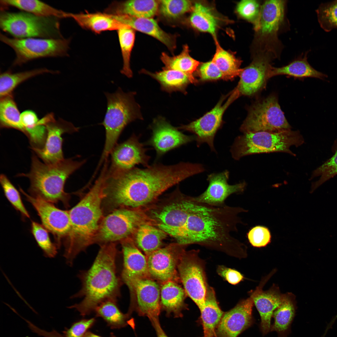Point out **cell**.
I'll return each mask as SVG.
<instances>
[{
    "instance_id": "cell-4",
    "label": "cell",
    "mask_w": 337,
    "mask_h": 337,
    "mask_svg": "<svg viewBox=\"0 0 337 337\" xmlns=\"http://www.w3.org/2000/svg\"><path fill=\"white\" fill-rule=\"evenodd\" d=\"M107 168H102L94 184L81 200L69 211L70 231L63 240V256L72 266L77 255L94 243L102 216L101 204L106 197Z\"/></svg>"
},
{
    "instance_id": "cell-12",
    "label": "cell",
    "mask_w": 337,
    "mask_h": 337,
    "mask_svg": "<svg viewBox=\"0 0 337 337\" xmlns=\"http://www.w3.org/2000/svg\"><path fill=\"white\" fill-rule=\"evenodd\" d=\"M279 104L277 98L271 95L255 102L250 108L240 131L249 132H276L291 130Z\"/></svg>"
},
{
    "instance_id": "cell-9",
    "label": "cell",
    "mask_w": 337,
    "mask_h": 337,
    "mask_svg": "<svg viewBox=\"0 0 337 337\" xmlns=\"http://www.w3.org/2000/svg\"><path fill=\"white\" fill-rule=\"evenodd\" d=\"M285 1L267 0L261 5L257 25L254 28L256 54L280 55L281 45L278 35L285 19Z\"/></svg>"
},
{
    "instance_id": "cell-28",
    "label": "cell",
    "mask_w": 337,
    "mask_h": 337,
    "mask_svg": "<svg viewBox=\"0 0 337 337\" xmlns=\"http://www.w3.org/2000/svg\"><path fill=\"white\" fill-rule=\"evenodd\" d=\"M69 18L74 20L81 27L97 34L107 31H117L127 26L116 20L112 15L105 12H69Z\"/></svg>"
},
{
    "instance_id": "cell-31",
    "label": "cell",
    "mask_w": 337,
    "mask_h": 337,
    "mask_svg": "<svg viewBox=\"0 0 337 337\" xmlns=\"http://www.w3.org/2000/svg\"><path fill=\"white\" fill-rule=\"evenodd\" d=\"M134 233L137 246L143 251L146 257L161 248L167 235L164 231L150 223L141 225Z\"/></svg>"
},
{
    "instance_id": "cell-16",
    "label": "cell",
    "mask_w": 337,
    "mask_h": 337,
    "mask_svg": "<svg viewBox=\"0 0 337 337\" xmlns=\"http://www.w3.org/2000/svg\"><path fill=\"white\" fill-rule=\"evenodd\" d=\"M19 190L37 212L42 225L53 235L55 243L59 248L70 229L69 211L59 209L53 203L29 195L21 188Z\"/></svg>"
},
{
    "instance_id": "cell-50",
    "label": "cell",
    "mask_w": 337,
    "mask_h": 337,
    "mask_svg": "<svg viewBox=\"0 0 337 337\" xmlns=\"http://www.w3.org/2000/svg\"><path fill=\"white\" fill-rule=\"evenodd\" d=\"M247 237L250 243L256 247L266 246L271 240L269 230L262 226H256L252 228L247 233Z\"/></svg>"
},
{
    "instance_id": "cell-32",
    "label": "cell",
    "mask_w": 337,
    "mask_h": 337,
    "mask_svg": "<svg viewBox=\"0 0 337 337\" xmlns=\"http://www.w3.org/2000/svg\"><path fill=\"white\" fill-rule=\"evenodd\" d=\"M188 45L183 46L181 52L178 55L170 56L162 52L160 59L165 65L163 69H172L182 72L188 77L190 82H196L193 76L199 64V62L192 58L189 54Z\"/></svg>"
},
{
    "instance_id": "cell-8",
    "label": "cell",
    "mask_w": 337,
    "mask_h": 337,
    "mask_svg": "<svg viewBox=\"0 0 337 337\" xmlns=\"http://www.w3.org/2000/svg\"><path fill=\"white\" fill-rule=\"evenodd\" d=\"M58 19L40 17L25 12H11L2 10L0 27L15 38H63Z\"/></svg>"
},
{
    "instance_id": "cell-30",
    "label": "cell",
    "mask_w": 337,
    "mask_h": 337,
    "mask_svg": "<svg viewBox=\"0 0 337 337\" xmlns=\"http://www.w3.org/2000/svg\"><path fill=\"white\" fill-rule=\"evenodd\" d=\"M306 52L303 56L299 58L288 65L280 67L271 66L268 78L279 75H286L299 78H315L325 80L327 76L317 71L307 61Z\"/></svg>"
},
{
    "instance_id": "cell-27",
    "label": "cell",
    "mask_w": 337,
    "mask_h": 337,
    "mask_svg": "<svg viewBox=\"0 0 337 337\" xmlns=\"http://www.w3.org/2000/svg\"><path fill=\"white\" fill-rule=\"evenodd\" d=\"M159 4V1L154 0L115 1L105 8L104 12L113 15L152 18L156 14Z\"/></svg>"
},
{
    "instance_id": "cell-38",
    "label": "cell",
    "mask_w": 337,
    "mask_h": 337,
    "mask_svg": "<svg viewBox=\"0 0 337 337\" xmlns=\"http://www.w3.org/2000/svg\"><path fill=\"white\" fill-rule=\"evenodd\" d=\"M58 71L41 68L16 73L10 71L1 73L0 76V98L12 94L15 88L20 84L28 79L46 73H57Z\"/></svg>"
},
{
    "instance_id": "cell-45",
    "label": "cell",
    "mask_w": 337,
    "mask_h": 337,
    "mask_svg": "<svg viewBox=\"0 0 337 337\" xmlns=\"http://www.w3.org/2000/svg\"><path fill=\"white\" fill-rule=\"evenodd\" d=\"M31 232L38 246L42 250L45 256L52 258L56 255L58 248L55 242H53L49 234V232L42 225L32 221Z\"/></svg>"
},
{
    "instance_id": "cell-54",
    "label": "cell",
    "mask_w": 337,
    "mask_h": 337,
    "mask_svg": "<svg viewBox=\"0 0 337 337\" xmlns=\"http://www.w3.org/2000/svg\"><path fill=\"white\" fill-rule=\"evenodd\" d=\"M156 331L158 337H168L162 329L159 324L158 319L152 320Z\"/></svg>"
},
{
    "instance_id": "cell-37",
    "label": "cell",
    "mask_w": 337,
    "mask_h": 337,
    "mask_svg": "<svg viewBox=\"0 0 337 337\" xmlns=\"http://www.w3.org/2000/svg\"><path fill=\"white\" fill-rule=\"evenodd\" d=\"M295 313L294 302L289 295H285L282 303L274 312V322L270 331L276 332L278 337H286Z\"/></svg>"
},
{
    "instance_id": "cell-44",
    "label": "cell",
    "mask_w": 337,
    "mask_h": 337,
    "mask_svg": "<svg viewBox=\"0 0 337 337\" xmlns=\"http://www.w3.org/2000/svg\"><path fill=\"white\" fill-rule=\"evenodd\" d=\"M117 33L123 61V66L120 72L130 78L133 76L130 60L135 39L134 31L127 26L118 30Z\"/></svg>"
},
{
    "instance_id": "cell-18",
    "label": "cell",
    "mask_w": 337,
    "mask_h": 337,
    "mask_svg": "<svg viewBox=\"0 0 337 337\" xmlns=\"http://www.w3.org/2000/svg\"><path fill=\"white\" fill-rule=\"evenodd\" d=\"M129 290L131 300H135L140 313L152 320L158 318L160 310V288L149 278L136 279L124 282Z\"/></svg>"
},
{
    "instance_id": "cell-20",
    "label": "cell",
    "mask_w": 337,
    "mask_h": 337,
    "mask_svg": "<svg viewBox=\"0 0 337 337\" xmlns=\"http://www.w3.org/2000/svg\"><path fill=\"white\" fill-rule=\"evenodd\" d=\"M150 128L152 135L146 143L154 149L158 157L196 139V136L183 134L162 117L154 119Z\"/></svg>"
},
{
    "instance_id": "cell-56",
    "label": "cell",
    "mask_w": 337,
    "mask_h": 337,
    "mask_svg": "<svg viewBox=\"0 0 337 337\" xmlns=\"http://www.w3.org/2000/svg\"><path fill=\"white\" fill-rule=\"evenodd\" d=\"M57 337H65L62 335L60 334Z\"/></svg>"
},
{
    "instance_id": "cell-35",
    "label": "cell",
    "mask_w": 337,
    "mask_h": 337,
    "mask_svg": "<svg viewBox=\"0 0 337 337\" xmlns=\"http://www.w3.org/2000/svg\"><path fill=\"white\" fill-rule=\"evenodd\" d=\"M162 69V71L155 73L142 69L140 73L149 75L156 80L160 84L163 90L169 93L184 91L190 82L188 76L178 71Z\"/></svg>"
},
{
    "instance_id": "cell-17",
    "label": "cell",
    "mask_w": 337,
    "mask_h": 337,
    "mask_svg": "<svg viewBox=\"0 0 337 337\" xmlns=\"http://www.w3.org/2000/svg\"><path fill=\"white\" fill-rule=\"evenodd\" d=\"M146 150L139 137L133 134L126 141L117 144L111 152V163L107 174L111 175L126 171L136 165L149 166L150 157L146 154Z\"/></svg>"
},
{
    "instance_id": "cell-53",
    "label": "cell",
    "mask_w": 337,
    "mask_h": 337,
    "mask_svg": "<svg viewBox=\"0 0 337 337\" xmlns=\"http://www.w3.org/2000/svg\"><path fill=\"white\" fill-rule=\"evenodd\" d=\"M217 272L229 283L236 285L243 278V276L239 271L223 266H219L217 269Z\"/></svg>"
},
{
    "instance_id": "cell-41",
    "label": "cell",
    "mask_w": 337,
    "mask_h": 337,
    "mask_svg": "<svg viewBox=\"0 0 337 337\" xmlns=\"http://www.w3.org/2000/svg\"><path fill=\"white\" fill-rule=\"evenodd\" d=\"M214 39L216 50L212 61L222 73V78L230 79L239 76L243 70V69L240 68L241 62L239 60L232 54L222 48L216 37Z\"/></svg>"
},
{
    "instance_id": "cell-7",
    "label": "cell",
    "mask_w": 337,
    "mask_h": 337,
    "mask_svg": "<svg viewBox=\"0 0 337 337\" xmlns=\"http://www.w3.org/2000/svg\"><path fill=\"white\" fill-rule=\"evenodd\" d=\"M304 143V139L298 131L249 132L235 138L230 152L235 160L246 156L262 153L281 152L295 156L290 147H298Z\"/></svg>"
},
{
    "instance_id": "cell-1",
    "label": "cell",
    "mask_w": 337,
    "mask_h": 337,
    "mask_svg": "<svg viewBox=\"0 0 337 337\" xmlns=\"http://www.w3.org/2000/svg\"><path fill=\"white\" fill-rule=\"evenodd\" d=\"M107 175L105 191L115 205L137 209L154 201L164 192L185 179L203 172L199 164L172 165L154 163L145 167Z\"/></svg>"
},
{
    "instance_id": "cell-43",
    "label": "cell",
    "mask_w": 337,
    "mask_h": 337,
    "mask_svg": "<svg viewBox=\"0 0 337 337\" xmlns=\"http://www.w3.org/2000/svg\"><path fill=\"white\" fill-rule=\"evenodd\" d=\"M331 151L334 154L332 156L313 171L310 180L316 177L320 178L312 183L310 193L337 175V139L333 143Z\"/></svg>"
},
{
    "instance_id": "cell-15",
    "label": "cell",
    "mask_w": 337,
    "mask_h": 337,
    "mask_svg": "<svg viewBox=\"0 0 337 337\" xmlns=\"http://www.w3.org/2000/svg\"><path fill=\"white\" fill-rule=\"evenodd\" d=\"M240 95L237 89L236 88L225 102L223 103L225 99L224 97L212 110L202 117L188 125H182L178 129L195 134L198 147L204 143H206L211 151L216 152L214 140L216 133L222 124L223 114L228 106Z\"/></svg>"
},
{
    "instance_id": "cell-19",
    "label": "cell",
    "mask_w": 337,
    "mask_h": 337,
    "mask_svg": "<svg viewBox=\"0 0 337 337\" xmlns=\"http://www.w3.org/2000/svg\"><path fill=\"white\" fill-rule=\"evenodd\" d=\"M185 246L173 243L160 248L147 256L150 277L162 282L173 281ZM163 282V283H164Z\"/></svg>"
},
{
    "instance_id": "cell-26",
    "label": "cell",
    "mask_w": 337,
    "mask_h": 337,
    "mask_svg": "<svg viewBox=\"0 0 337 337\" xmlns=\"http://www.w3.org/2000/svg\"><path fill=\"white\" fill-rule=\"evenodd\" d=\"M112 15L121 24L158 40L171 51L175 50L176 47L175 37L162 30L152 18H139L126 15Z\"/></svg>"
},
{
    "instance_id": "cell-39",
    "label": "cell",
    "mask_w": 337,
    "mask_h": 337,
    "mask_svg": "<svg viewBox=\"0 0 337 337\" xmlns=\"http://www.w3.org/2000/svg\"><path fill=\"white\" fill-rule=\"evenodd\" d=\"M21 114L12 94L0 98V125L1 128H12L25 134Z\"/></svg>"
},
{
    "instance_id": "cell-47",
    "label": "cell",
    "mask_w": 337,
    "mask_h": 337,
    "mask_svg": "<svg viewBox=\"0 0 337 337\" xmlns=\"http://www.w3.org/2000/svg\"><path fill=\"white\" fill-rule=\"evenodd\" d=\"M0 182L5 197L12 206L20 213L23 219L30 218V214L23 203L19 192L5 175H0Z\"/></svg>"
},
{
    "instance_id": "cell-52",
    "label": "cell",
    "mask_w": 337,
    "mask_h": 337,
    "mask_svg": "<svg viewBox=\"0 0 337 337\" xmlns=\"http://www.w3.org/2000/svg\"><path fill=\"white\" fill-rule=\"evenodd\" d=\"M199 74L201 79L204 81L217 80L223 78L222 73L212 61L201 65Z\"/></svg>"
},
{
    "instance_id": "cell-36",
    "label": "cell",
    "mask_w": 337,
    "mask_h": 337,
    "mask_svg": "<svg viewBox=\"0 0 337 337\" xmlns=\"http://www.w3.org/2000/svg\"><path fill=\"white\" fill-rule=\"evenodd\" d=\"M187 294L173 281L163 283L160 288V304L168 312L178 314L185 307Z\"/></svg>"
},
{
    "instance_id": "cell-33",
    "label": "cell",
    "mask_w": 337,
    "mask_h": 337,
    "mask_svg": "<svg viewBox=\"0 0 337 337\" xmlns=\"http://www.w3.org/2000/svg\"><path fill=\"white\" fill-rule=\"evenodd\" d=\"M1 4L11 6L36 15L57 18H68V12L37 0H1Z\"/></svg>"
},
{
    "instance_id": "cell-25",
    "label": "cell",
    "mask_w": 337,
    "mask_h": 337,
    "mask_svg": "<svg viewBox=\"0 0 337 337\" xmlns=\"http://www.w3.org/2000/svg\"><path fill=\"white\" fill-rule=\"evenodd\" d=\"M122 245L123 264L121 278L122 281L149 278L147 257L131 241L125 240Z\"/></svg>"
},
{
    "instance_id": "cell-42",
    "label": "cell",
    "mask_w": 337,
    "mask_h": 337,
    "mask_svg": "<svg viewBox=\"0 0 337 337\" xmlns=\"http://www.w3.org/2000/svg\"><path fill=\"white\" fill-rule=\"evenodd\" d=\"M117 302L105 301L99 305L94 311L96 316L102 318L112 329L120 328L126 324V315L120 311Z\"/></svg>"
},
{
    "instance_id": "cell-5",
    "label": "cell",
    "mask_w": 337,
    "mask_h": 337,
    "mask_svg": "<svg viewBox=\"0 0 337 337\" xmlns=\"http://www.w3.org/2000/svg\"><path fill=\"white\" fill-rule=\"evenodd\" d=\"M85 162V160L69 158L55 164H47L42 162L33 152L30 171L17 176L29 179L28 192L31 196L53 204L61 202L66 205L68 197L64 189L66 180Z\"/></svg>"
},
{
    "instance_id": "cell-11",
    "label": "cell",
    "mask_w": 337,
    "mask_h": 337,
    "mask_svg": "<svg viewBox=\"0 0 337 337\" xmlns=\"http://www.w3.org/2000/svg\"><path fill=\"white\" fill-rule=\"evenodd\" d=\"M154 222L137 209L122 208L108 214L100 224L95 243L102 245L123 241L135 233L141 225Z\"/></svg>"
},
{
    "instance_id": "cell-34",
    "label": "cell",
    "mask_w": 337,
    "mask_h": 337,
    "mask_svg": "<svg viewBox=\"0 0 337 337\" xmlns=\"http://www.w3.org/2000/svg\"><path fill=\"white\" fill-rule=\"evenodd\" d=\"M21 119L28 138L31 149H42L44 147L47 136L45 126L41 123L36 113L27 110L21 114Z\"/></svg>"
},
{
    "instance_id": "cell-48",
    "label": "cell",
    "mask_w": 337,
    "mask_h": 337,
    "mask_svg": "<svg viewBox=\"0 0 337 337\" xmlns=\"http://www.w3.org/2000/svg\"><path fill=\"white\" fill-rule=\"evenodd\" d=\"M160 12L164 17L175 19L192 10L193 6L188 0L159 1Z\"/></svg>"
},
{
    "instance_id": "cell-29",
    "label": "cell",
    "mask_w": 337,
    "mask_h": 337,
    "mask_svg": "<svg viewBox=\"0 0 337 337\" xmlns=\"http://www.w3.org/2000/svg\"><path fill=\"white\" fill-rule=\"evenodd\" d=\"M203 330V337H213L223 312L217 303L215 291L208 286L204 303L199 309Z\"/></svg>"
},
{
    "instance_id": "cell-49",
    "label": "cell",
    "mask_w": 337,
    "mask_h": 337,
    "mask_svg": "<svg viewBox=\"0 0 337 337\" xmlns=\"http://www.w3.org/2000/svg\"><path fill=\"white\" fill-rule=\"evenodd\" d=\"M261 7L258 1L243 0L238 3L236 10L242 18L252 22L254 28L258 23Z\"/></svg>"
},
{
    "instance_id": "cell-2",
    "label": "cell",
    "mask_w": 337,
    "mask_h": 337,
    "mask_svg": "<svg viewBox=\"0 0 337 337\" xmlns=\"http://www.w3.org/2000/svg\"><path fill=\"white\" fill-rule=\"evenodd\" d=\"M117 250L115 242L100 245L90 267L82 271L78 277L81 282L80 290L71 298H82L79 303L70 307L85 316L94 312L103 302L117 301L120 296L122 281L117 274L116 260Z\"/></svg>"
},
{
    "instance_id": "cell-40",
    "label": "cell",
    "mask_w": 337,
    "mask_h": 337,
    "mask_svg": "<svg viewBox=\"0 0 337 337\" xmlns=\"http://www.w3.org/2000/svg\"><path fill=\"white\" fill-rule=\"evenodd\" d=\"M190 17L192 26L201 32H207L216 37L217 22L211 10L201 3H196L193 6Z\"/></svg>"
},
{
    "instance_id": "cell-22",
    "label": "cell",
    "mask_w": 337,
    "mask_h": 337,
    "mask_svg": "<svg viewBox=\"0 0 337 337\" xmlns=\"http://www.w3.org/2000/svg\"><path fill=\"white\" fill-rule=\"evenodd\" d=\"M229 176L227 170L217 173H212L207 176L209 183L207 189L202 194L193 197L197 201L215 207L225 205V201L232 194L242 193L246 183L244 181L233 185L228 183Z\"/></svg>"
},
{
    "instance_id": "cell-6",
    "label": "cell",
    "mask_w": 337,
    "mask_h": 337,
    "mask_svg": "<svg viewBox=\"0 0 337 337\" xmlns=\"http://www.w3.org/2000/svg\"><path fill=\"white\" fill-rule=\"evenodd\" d=\"M135 93L124 92L120 87L115 93H105L107 109L104 120L100 124L105 128V139L99 165L108 159L125 127L136 120L142 119L140 106L135 100Z\"/></svg>"
},
{
    "instance_id": "cell-21",
    "label": "cell",
    "mask_w": 337,
    "mask_h": 337,
    "mask_svg": "<svg viewBox=\"0 0 337 337\" xmlns=\"http://www.w3.org/2000/svg\"><path fill=\"white\" fill-rule=\"evenodd\" d=\"M273 57L267 53L256 54L252 63L243 70L237 87L240 95L252 96L264 88Z\"/></svg>"
},
{
    "instance_id": "cell-14",
    "label": "cell",
    "mask_w": 337,
    "mask_h": 337,
    "mask_svg": "<svg viewBox=\"0 0 337 337\" xmlns=\"http://www.w3.org/2000/svg\"><path fill=\"white\" fill-rule=\"evenodd\" d=\"M40 120L42 124L45 126L47 131L45 144L42 149H31L45 163H57L65 159L62 150V135L66 133L72 134L78 132L80 128L61 118L56 120L52 113L47 114Z\"/></svg>"
},
{
    "instance_id": "cell-55",
    "label": "cell",
    "mask_w": 337,
    "mask_h": 337,
    "mask_svg": "<svg viewBox=\"0 0 337 337\" xmlns=\"http://www.w3.org/2000/svg\"><path fill=\"white\" fill-rule=\"evenodd\" d=\"M83 337H102L95 334L90 331H88L83 336ZM110 337H116L115 335L112 334Z\"/></svg>"
},
{
    "instance_id": "cell-24",
    "label": "cell",
    "mask_w": 337,
    "mask_h": 337,
    "mask_svg": "<svg viewBox=\"0 0 337 337\" xmlns=\"http://www.w3.org/2000/svg\"><path fill=\"white\" fill-rule=\"evenodd\" d=\"M267 279L262 282L251 295L260 315V329L263 335L270 332L273 312L282 303L286 295L281 294L275 287L267 291H263V286Z\"/></svg>"
},
{
    "instance_id": "cell-46",
    "label": "cell",
    "mask_w": 337,
    "mask_h": 337,
    "mask_svg": "<svg viewBox=\"0 0 337 337\" xmlns=\"http://www.w3.org/2000/svg\"><path fill=\"white\" fill-rule=\"evenodd\" d=\"M316 12L320 25L325 31L337 29V0L322 3Z\"/></svg>"
},
{
    "instance_id": "cell-13",
    "label": "cell",
    "mask_w": 337,
    "mask_h": 337,
    "mask_svg": "<svg viewBox=\"0 0 337 337\" xmlns=\"http://www.w3.org/2000/svg\"><path fill=\"white\" fill-rule=\"evenodd\" d=\"M199 250L185 251L177 269L187 295L200 309L204 303L208 285L204 262L199 257Z\"/></svg>"
},
{
    "instance_id": "cell-23",
    "label": "cell",
    "mask_w": 337,
    "mask_h": 337,
    "mask_svg": "<svg viewBox=\"0 0 337 337\" xmlns=\"http://www.w3.org/2000/svg\"><path fill=\"white\" fill-rule=\"evenodd\" d=\"M254 302L250 296L223 315L217 327L218 337H237L253 323Z\"/></svg>"
},
{
    "instance_id": "cell-3",
    "label": "cell",
    "mask_w": 337,
    "mask_h": 337,
    "mask_svg": "<svg viewBox=\"0 0 337 337\" xmlns=\"http://www.w3.org/2000/svg\"><path fill=\"white\" fill-rule=\"evenodd\" d=\"M188 213L182 226L176 228L160 227L174 237L178 244L186 246L197 244L217 250L227 239L229 216L223 207L198 202L191 197Z\"/></svg>"
},
{
    "instance_id": "cell-10",
    "label": "cell",
    "mask_w": 337,
    "mask_h": 337,
    "mask_svg": "<svg viewBox=\"0 0 337 337\" xmlns=\"http://www.w3.org/2000/svg\"><path fill=\"white\" fill-rule=\"evenodd\" d=\"M0 40L15 52L13 66H20L30 61L41 58L67 56L70 39L9 38L0 33Z\"/></svg>"
},
{
    "instance_id": "cell-51",
    "label": "cell",
    "mask_w": 337,
    "mask_h": 337,
    "mask_svg": "<svg viewBox=\"0 0 337 337\" xmlns=\"http://www.w3.org/2000/svg\"><path fill=\"white\" fill-rule=\"evenodd\" d=\"M95 321L94 318L80 320L64 331L63 335L65 337H83L88 329L94 325Z\"/></svg>"
}]
</instances>
